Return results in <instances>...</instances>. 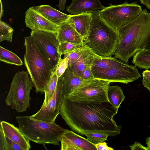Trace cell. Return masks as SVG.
<instances>
[{
  "instance_id": "cell-21",
  "label": "cell",
  "mask_w": 150,
  "mask_h": 150,
  "mask_svg": "<svg viewBox=\"0 0 150 150\" xmlns=\"http://www.w3.org/2000/svg\"><path fill=\"white\" fill-rule=\"evenodd\" d=\"M107 95L108 101L114 107L118 109L125 98L122 88L117 85L109 86Z\"/></svg>"
},
{
  "instance_id": "cell-41",
  "label": "cell",
  "mask_w": 150,
  "mask_h": 150,
  "mask_svg": "<svg viewBox=\"0 0 150 150\" xmlns=\"http://www.w3.org/2000/svg\"><path fill=\"white\" fill-rule=\"evenodd\" d=\"M145 48L148 49L150 48V40L148 43L147 44Z\"/></svg>"
},
{
  "instance_id": "cell-34",
  "label": "cell",
  "mask_w": 150,
  "mask_h": 150,
  "mask_svg": "<svg viewBox=\"0 0 150 150\" xmlns=\"http://www.w3.org/2000/svg\"><path fill=\"white\" fill-rule=\"evenodd\" d=\"M5 137L2 128L0 125V150H5Z\"/></svg>"
},
{
  "instance_id": "cell-11",
  "label": "cell",
  "mask_w": 150,
  "mask_h": 150,
  "mask_svg": "<svg viewBox=\"0 0 150 150\" xmlns=\"http://www.w3.org/2000/svg\"><path fill=\"white\" fill-rule=\"evenodd\" d=\"M63 78H58L55 92L51 98L40 110L31 116L34 118L48 122L55 121L60 113L62 96Z\"/></svg>"
},
{
  "instance_id": "cell-3",
  "label": "cell",
  "mask_w": 150,
  "mask_h": 150,
  "mask_svg": "<svg viewBox=\"0 0 150 150\" xmlns=\"http://www.w3.org/2000/svg\"><path fill=\"white\" fill-rule=\"evenodd\" d=\"M99 11L91 12V20L87 35L83 39V46L99 56L111 57L117 45L118 33L102 18Z\"/></svg>"
},
{
  "instance_id": "cell-2",
  "label": "cell",
  "mask_w": 150,
  "mask_h": 150,
  "mask_svg": "<svg viewBox=\"0 0 150 150\" xmlns=\"http://www.w3.org/2000/svg\"><path fill=\"white\" fill-rule=\"evenodd\" d=\"M117 31L118 41L114 57L128 64L129 59L145 48L150 40V12L144 9L134 20Z\"/></svg>"
},
{
  "instance_id": "cell-10",
  "label": "cell",
  "mask_w": 150,
  "mask_h": 150,
  "mask_svg": "<svg viewBox=\"0 0 150 150\" xmlns=\"http://www.w3.org/2000/svg\"><path fill=\"white\" fill-rule=\"evenodd\" d=\"M57 33L46 31H31V35L40 52L50 61L54 72L61 59L58 52L59 42Z\"/></svg>"
},
{
  "instance_id": "cell-12",
  "label": "cell",
  "mask_w": 150,
  "mask_h": 150,
  "mask_svg": "<svg viewBox=\"0 0 150 150\" xmlns=\"http://www.w3.org/2000/svg\"><path fill=\"white\" fill-rule=\"evenodd\" d=\"M61 150H97L95 145L74 132L64 129L59 137Z\"/></svg>"
},
{
  "instance_id": "cell-7",
  "label": "cell",
  "mask_w": 150,
  "mask_h": 150,
  "mask_svg": "<svg viewBox=\"0 0 150 150\" xmlns=\"http://www.w3.org/2000/svg\"><path fill=\"white\" fill-rule=\"evenodd\" d=\"M110 83L97 78L90 79L66 96L70 100L84 103L108 101L107 92Z\"/></svg>"
},
{
  "instance_id": "cell-9",
  "label": "cell",
  "mask_w": 150,
  "mask_h": 150,
  "mask_svg": "<svg viewBox=\"0 0 150 150\" xmlns=\"http://www.w3.org/2000/svg\"><path fill=\"white\" fill-rule=\"evenodd\" d=\"M95 78L110 82H119L127 84L137 80L141 75L137 67L125 63L121 66L102 69L91 67Z\"/></svg>"
},
{
  "instance_id": "cell-27",
  "label": "cell",
  "mask_w": 150,
  "mask_h": 150,
  "mask_svg": "<svg viewBox=\"0 0 150 150\" xmlns=\"http://www.w3.org/2000/svg\"><path fill=\"white\" fill-rule=\"evenodd\" d=\"M13 29L8 24L0 21V42L4 40L11 42Z\"/></svg>"
},
{
  "instance_id": "cell-17",
  "label": "cell",
  "mask_w": 150,
  "mask_h": 150,
  "mask_svg": "<svg viewBox=\"0 0 150 150\" xmlns=\"http://www.w3.org/2000/svg\"><path fill=\"white\" fill-rule=\"evenodd\" d=\"M32 7L47 19L58 26L66 22L70 15L63 13L49 5H41Z\"/></svg>"
},
{
  "instance_id": "cell-15",
  "label": "cell",
  "mask_w": 150,
  "mask_h": 150,
  "mask_svg": "<svg viewBox=\"0 0 150 150\" xmlns=\"http://www.w3.org/2000/svg\"><path fill=\"white\" fill-rule=\"evenodd\" d=\"M105 7L100 0H73L70 5L66 7V11L73 15L92 12Z\"/></svg>"
},
{
  "instance_id": "cell-30",
  "label": "cell",
  "mask_w": 150,
  "mask_h": 150,
  "mask_svg": "<svg viewBox=\"0 0 150 150\" xmlns=\"http://www.w3.org/2000/svg\"><path fill=\"white\" fill-rule=\"evenodd\" d=\"M68 67V60L66 58H61L56 69L55 71L58 77L59 78L63 74Z\"/></svg>"
},
{
  "instance_id": "cell-14",
  "label": "cell",
  "mask_w": 150,
  "mask_h": 150,
  "mask_svg": "<svg viewBox=\"0 0 150 150\" xmlns=\"http://www.w3.org/2000/svg\"><path fill=\"white\" fill-rule=\"evenodd\" d=\"M0 125L5 136L19 145L23 150H29L30 148V140L19 128L4 121L1 122Z\"/></svg>"
},
{
  "instance_id": "cell-16",
  "label": "cell",
  "mask_w": 150,
  "mask_h": 150,
  "mask_svg": "<svg viewBox=\"0 0 150 150\" xmlns=\"http://www.w3.org/2000/svg\"><path fill=\"white\" fill-rule=\"evenodd\" d=\"M57 36L59 42H66L80 46H83V37L67 22L59 25Z\"/></svg>"
},
{
  "instance_id": "cell-5",
  "label": "cell",
  "mask_w": 150,
  "mask_h": 150,
  "mask_svg": "<svg viewBox=\"0 0 150 150\" xmlns=\"http://www.w3.org/2000/svg\"><path fill=\"white\" fill-rule=\"evenodd\" d=\"M16 118L19 128L30 140L40 144L59 145V136L64 129L55 121L47 122L31 116H18Z\"/></svg>"
},
{
  "instance_id": "cell-35",
  "label": "cell",
  "mask_w": 150,
  "mask_h": 150,
  "mask_svg": "<svg viewBox=\"0 0 150 150\" xmlns=\"http://www.w3.org/2000/svg\"><path fill=\"white\" fill-rule=\"evenodd\" d=\"M129 146L132 150H149V149L147 147H146L144 146L141 143L137 142H135L133 144L131 145H130Z\"/></svg>"
},
{
  "instance_id": "cell-39",
  "label": "cell",
  "mask_w": 150,
  "mask_h": 150,
  "mask_svg": "<svg viewBox=\"0 0 150 150\" xmlns=\"http://www.w3.org/2000/svg\"><path fill=\"white\" fill-rule=\"evenodd\" d=\"M141 4L145 5L146 8L150 9V0H139Z\"/></svg>"
},
{
  "instance_id": "cell-8",
  "label": "cell",
  "mask_w": 150,
  "mask_h": 150,
  "mask_svg": "<svg viewBox=\"0 0 150 150\" xmlns=\"http://www.w3.org/2000/svg\"><path fill=\"white\" fill-rule=\"evenodd\" d=\"M141 6L136 2L112 4L100 10V16L109 25L117 30L134 20L142 12Z\"/></svg>"
},
{
  "instance_id": "cell-6",
  "label": "cell",
  "mask_w": 150,
  "mask_h": 150,
  "mask_svg": "<svg viewBox=\"0 0 150 150\" xmlns=\"http://www.w3.org/2000/svg\"><path fill=\"white\" fill-rule=\"evenodd\" d=\"M28 71L17 72L14 76L5 99L6 105L18 112L25 111L30 106V94L33 85Z\"/></svg>"
},
{
  "instance_id": "cell-4",
  "label": "cell",
  "mask_w": 150,
  "mask_h": 150,
  "mask_svg": "<svg viewBox=\"0 0 150 150\" xmlns=\"http://www.w3.org/2000/svg\"><path fill=\"white\" fill-rule=\"evenodd\" d=\"M25 52L24 55L26 68L36 93H42L47 87L54 73L48 59L40 50L33 37H24Z\"/></svg>"
},
{
  "instance_id": "cell-36",
  "label": "cell",
  "mask_w": 150,
  "mask_h": 150,
  "mask_svg": "<svg viewBox=\"0 0 150 150\" xmlns=\"http://www.w3.org/2000/svg\"><path fill=\"white\" fill-rule=\"evenodd\" d=\"M142 82L144 87L147 89L150 92V81L143 77Z\"/></svg>"
},
{
  "instance_id": "cell-32",
  "label": "cell",
  "mask_w": 150,
  "mask_h": 150,
  "mask_svg": "<svg viewBox=\"0 0 150 150\" xmlns=\"http://www.w3.org/2000/svg\"><path fill=\"white\" fill-rule=\"evenodd\" d=\"M91 67H88L82 71L81 74V77L84 79L95 78L92 72Z\"/></svg>"
},
{
  "instance_id": "cell-24",
  "label": "cell",
  "mask_w": 150,
  "mask_h": 150,
  "mask_svg": "<svg viewBox=\"0 0 150 150\" xmlns=\"http://www.w3.org/2000/svg\"><path fill=\"white\" fill-rule=\"evenodd\" d=\"M0 60L5 63L18 66H21V59L14 53L0 46Z\"/></svg>"
},
{
  "instance_id": "cell-28",
  "label": "cell",
  "mask_w": 150,
  "mask_h": 150,
  "mask_svg": "<svg viewBox=\"0 0 150 150\" xmlns=\"http://www.w3.org/2000/svg\"><path fill=\"white\" fill-rule=\"evenodd\" d=\"M87 139L92 143L96 144L107 140L109 135L99 132H91L86 133Z\"/></svg>"
},
{
  "instance_id": "cell-1",
  "label": "cell",
  "mask_w": 150,
  "mask_h": 150,
  "mask_svg": "<svg viewBox=\"0 0 150 150\" xmlns=\"http://www.w3.org/2000/svg\"><path fill=\"white\" fill-rule=\"evenodd\" d=\"M118 109L109 101L84 103L70 100L64 96L59 114L70 128L80 135L95 131L114 136L120 134L122 128L114 119Z\"/></svg>"
},
{
  "instance_id": "cell-23",
  "label": "cell",
  "mask_w": 150,
  "mask_h": 150,
  "mask_svg": "<svg viewBox=\"0 0 150 150\" xmlns=\"http://www.w3.org/2000/svg\"><path fill=\"white\" fill-rule=\"evenodd\" d=\"M125 63L115 57L99 56L95 59L91 66L105 69L121 66Z\"/></svg>"
},
{
  "instance_id": "cell-29",
  "label": "cell",
  "mask_w": 150,
  "mask_h": 150,
  "mask_svg": "<svg viewBox=\"0 0 150 150\" xmlns=\"http://www.w3.org/2000/svg\"><path fill=\"white\" fill-rule=\"evenodd\" d=\"M81 46H80L68 42H59L58 48V52L61 56L69 53Z\"/></svg>"
},
{
  "instance_id": "cell-13",
  "label": "cell",
  "mask_w": 150,
  "mask_h": 150,
  "mask_svg": "<svg viewBox=\"0 0 150 150\" xmlns=\"http://www.w3.org/2000/svg\"><path fill=\"white\" fill-rule=\"evenodd\" d=\"M25 23L32 31H46L57 33L59 26L51 22L30 7L25 13Z\"/></svg>"
},
{
  "instance_id": "cell-22",
  "label": "cell",
  "mask_w": 150,
  "mask_h": 150,
  "mask_svg": "<svg viewBox=\"0 0 150 150\" xmlns=\"http://www.w3.org/2000/svg\"><path fill=\"white\" fill-rule=\"evenodd\" d=\"M132 62L140 69H150V48H144L137 52L133 56Z\"/></svg>"
},
{
  "instance_id": "cell-18",
  "label": "cell",
  "mask_w": 150,
  "mask_h": 150,
  "mask_svg": "<svg viewBox=\"0 0 150 150\" xmlns=\"http://www.w3.org/2000/svg\"><path fill=\"white\" fill-rule=\"evenodd\" d=\"M91 20V12H88L70 15L66 22L70 24L84 39L88 33Z\"/></svg>"
},
{
  "instance_id": "cell-38",
  "label": "cell",
  "mask_w": 150,
  "mask_h": 150,
  "mask_svg": "<svg viewBox=\"0 0 150 150\" xmlns=\"http://www.w3.org/2000/svg\"><path fill=\"white\" fill-rule=\"evenodd\" d=\"M142 76L150 81V70H146L142 73Z\"/></svg>"
},
{
  "instance_id": "cell-33",
  "label": "cell",
  "mask_w": 150,
  "mask_h": 150,
  "mask_svg": "<svg viewBox=\"0 0 150 150\" xmlns=\"http://www.w3.org/2000/svg\"><path fill=\"white\" fill-rule=\"evenodd\" d=\"M95 146L97 150H113L114 149L112 147L108 146L106 142H103L96 144Z\"/></svg>"
},
{
  "instance_id": "cell-40",
  "label": "cell",
  "mask_w": 150,
  "mask_h": 150,
  "mask_svg": "<svg viewBox=\"0 0 150 150\" xmlns=\"http://www.w3.org/2000/svg\"><path fill=\"white\" fill-rule=\"evenodd\" d=\"M146 144L147 145V147L149 150H150V136L146 139Z\"/></svg>"
},
{
  "instance_id": "cell-20",
  "label": "cell",
  "mask_w": 150,
  "mask_h": 150,
  "mask_svg": "<svg viewBox=\"0 0 150 150\" xmlns=\"http://www.w3.org/2000/svg\"><path fill=\"white\" fill-rule=\"evenodd\" d=\"M98 56L89 49L77 61L68 68L75 75L81 77L82 71L88 67H91L95 59Z\"/></svg>"
},
{
  "instance_id": "cell-26",
  "label": "cell",
  "mask_w": 150,
  "mask_h": 150,
  "mask_svg": "<svg viewBox=\"0 0 150 150\" xmlns=\"http://www.w3.org/2000/svg\"><path fill=\"white\" fill-rule=\"evenodd\" d=\"M58 77L54 72L46 89L44 91L45 98L42 105H45L53 95L57 84Z\"/></svg>"
},
{
  "instance_id": "cell-19",
  "label": "cell",
  "mask_w": 150,
  "mask_h": 150,
  "mask_svg": "<svg viewBox=\"0 0 150 150\" xmlns=\"http://www.w3.org/2000/svg\"><path fill=\"white\" fill-rule=\"evenodd\" d=\"M62 76L63 78V97L70 94L82 84L89 79H84L76 75L68 68Z\"/></svg>"
},
{
  "instance_id": "cell-25",
  "label": "cell",
  "mask_w": 150,
  "mask_h": 150,
  "mask_svg": "<svg viewBox=\"0 0 150 150\" xmlns=\"http://www.w3.org/2000/svg\"><path fill=\"white\" fill-rule=\"evenodd\" d=\"M89 49V48H88L83 46L78 48L69 53L64 55V57L67 59L68 67L77 61Z\"/></svg>"
},
{
  "instance_id": "cell-31",
  "label": "cell",
  "mask_w": 150,
  "mask_h": 150,
  "mask_svg": "<svg viewBox=\"0 0 150 150\" xmlns=\"http://www.w3.org/2000/svg\"><path fill=\"white\" fill-rule=\"evenodd\" d=\"M5 138V150H23L19 145L10 139L6 136Z\"/></svg>"
},
{
  "instance_id": "cell-37",
  "label": "cell",
  "mask_w": 150,
  "mask_h": 150,
  "mask_svg": "<svg viewBox=\"0 0 150 150\" xmlns=\"http://www.w3.org/2000/svg\"><path fill=\"white\" fill-rule=\"evenodd\" d=\"M59 3L57 6L60 10L63 11L65 8L66 0H59Z\"/></svg>"
}]
</instances>
